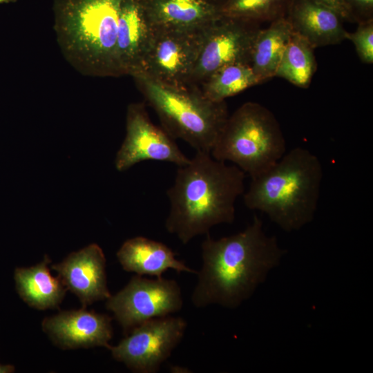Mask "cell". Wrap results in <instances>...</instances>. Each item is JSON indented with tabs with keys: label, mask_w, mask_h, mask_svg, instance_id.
<instances>
[{
	"label": "cell",
	"mask_w": 373,
	"mask_h": 373,
	"mask_svg": "<svg viewBox=\"0 0 373 373\" xmlns=\"http://www.w3.org/2000/svg\"><path fill=\"white\" fill-rule=\"evenodd\" d=\"M286 251L265 233L258 216L243 231L201 245L202 266L191 300L198 308L211 305L234 309L249 299L278 266Z\"/></svg>",
	"instance_id": "1"
},
{
	"label": "cell",
	"mask_w": 373,
	"mask_h": 373,
	"mask_svg": "<svg viewBox=\"0 0 373 373\" xmlns=\"http://www.w3.org/2000/svg\"><path fill=\"white\" fill-rule=\"evenodd\" d=\"M245 173L238 166L196 151L178 166L166 195L170 203L165 229L183 244L209 233L220 224L235 219V204L245 192Z\"/></svg>",
	"instance_id": "2"
},
{
	"label": "cell",
	"mask_w": 373,
	"mask_h": 373,
	"mask_svg": "<svg viewBox=\"0 0 373 373\" xmlns=\"http://www.w3.org/2000/svg\"><path fill=\"white\" fill-rule=\"evenodd\" d=\"M323 176L318 157L305 148L296 147L269 170L251 178L242 195L245 205L265 213L285 231L298 230L314 218Z\"/></svg>",
	"instance_id": "3"
},
{
	"label": "cell",
	"mask_w": 373,
	"mask_h": 373,
	"mask_svg": "<svg viewBox=\"0 0 373 373\" xmlns=\"http://www.w3.org/2000/svg\"><path fill=\"white\" fill-rule=\"evenodd\" d=\"M122 0H53L54 29L69 64L83 75L118 77L116 41Z\"/></svg>",
	"instance_id": "4"
},
{
	"label": "cell",
	"mask_w": 373,
	"mask_h": 373,
	"mask_svg": "<svg viewBox=\"0 0 373 373\" xmlns=\"http://www.w3.org/2000/svg\"><path fill=\"white\" fill-rule=\"evenodd\" d=\"M133 78L173 138L211 153L229 117L224 101H212L192 85L170 86L142 75Z\"/></svg>",
	"instance_id": "5"
},
{
	"label": "cell",
	"mask_w": 373,
	"mask_h": 373,
	"mask_svg": "<svg viewBox=\"0 0 373 373\" xmlns=\"http://www.w3.org/2000/svg\"><path fill=\"white\" fill-rule=\"evenodd\" d=\"M286 153V143L273 113L256 102H246L229 115L211 156L229 162L251 178L273 166Z\"/></svg>",
	"instance_id": "6"
},
{
	"label": "cell",
	"mask_w": 373,
	"mask_h": 373,
	"mask_svg": "<svg viewBox=\"0 0 373 373\" xmlns=\"http://www.w3.org/2000/svg\"><path fill=\"white\" fill-rule=\"evenodd\" d=\"M182 305L177 281L162 277L149 279L137 274L106 302V307L126 334L146 321L179 312Z\"/></svg>",
	"instance_id": "7"
},
{
	"label": "cell",
	"mask_w": 373,
	"mask_h": 373,
	"mask_svg": "<svg viewBox=\"0 0 373 373\" xmlns=\"http://www.w3.org/2000/svg\"><path fill=\"white\" fill-rule=\"evenodd\" d=\"M186 327L182 317L152 318L133 328L119 344L108 349L115 360L132 371L155 373L181 342Z\"/></svg>",
	"instance_id": "8"
},
{
	"label": "cell",
	"mask_w": 373,
	"mask_h": 373,
	"mask_svg": "<svg viewBox=\"0 0 373 373\" xmlns=\"http://www.w3.org/2000/svg\"><path fill=\"white\" fill-rule=\"evenodd\" d=\"M207 27L192 30H153L140 72L136 75L173 86L191 85Z\"/></svg>",
	"instance_id": "9"
},
{
	"label": "cell",
	"mask_w": 373,
	"mask_h": 373,
	"mask_svg": "<svg viewBox=\"0 0 373 373\" xmlns=\"http://www.w3.org/2000/svg\"><path fill=\"white\" fill-rule=\"evenodd\" d=\"M249 21L220 16L205 29L191 85L202 84L213 73L227 65L250 62L253 44L258 29Z\"/></svg>",
	"instance_id": "10"
},
{
	"label": "cell",
	"mask_w": 373,
	"mask_h": 373,
	"mask_svg": "<svg viewBox=\"0 0 373 373\" xmlns=\"http://www.w3.org/2000/svg\"><path fill=\"white\" fill-rule=\"evenodd\" d=\"M126 126V136L115 160L117 171H126L146 160L166 162L178 166L189 162L173 138L151 122L144 104L128 106Z\"/></svg>",
	"instance_id": "11"
},
{
	"label": "cell",
	"mask_w": 373,
	"mask_h": 373,
	"mask_svg": "<svg viewBox=\"0 0 373 373\" xmlns=\"http://www.w3.org/2000/svg\"><path fill=\"white\" fill-rule=\"evenodd\" d=\"M65 287L75 294L84 306L108 299L106 258L101 247L90 244L70 254L61 262L51 265Z\"/></svg>",
	"instance_id": "12"
},
{
	"label": "cell",
	"mask_w": 373,
	"mask_h": 373,
	"mask_svg": "<svg viewBox=\"0 0 373 373\" xmlns=\"http://www.w3.org/2000/svg\"><path fill=\"white\" fill-rule=\"evenodd\" d=\"M44 330L63 348L109 347L113 336L111 318L85 309L61 312L46 318Z\"/></svg>",
	"instance_id": "13"
},
{
	"label": "cell",
	"mask_w": 373,
	"mask_h": 373,
	"mask_svg": "<svg viewBox=\"0 0 373 373\" xmlns=\"http://www.w3.org/2000/svg\"><path fill=\"white\" fill-rule=\"evenodd\" d=\"M153 35L140 0H122L116 41L119 76L134 77L140 72Z\"/></svg>",
	"instance_id": "14"
},
{
	"label": "cell",
	"mask_w": 373,
	"mask_h": 373,
	"mask_svg": "<svg viewBox=\"0 0 373 373\" xmlns=\"http://www.w3.org/2000/svg\"><path fill=\"white\" fill-rule=\"evenodd\" d=\"M153 30H192L222 16L220 6L209 0H140Z\"/></svg>",
	"instance_id": "15"
},
{
	"label": "cell",
	"mask_w": 373,
	"mask_h": 373,
	"mask_svg": "<svg viewBox=\"0 0 373 373\" xmlns=\"http://www.w3.org/2000/svg\"><path fill=\"white\" fill-rule=\"evenodd\" d=\"M117 257L125 271L140 276L160 278L169 269L178 272L197 273L177 259L165 244L143 236L126 240L117 251Z\"/></svg>",
	"instance_id": "16"
},
{
	"label": "cell",
	"mask_w": 373,
	"mask_h": 373,
	"mask_svg": "<svg viewBox=\"0 0 373 373\" xmlns=\"http://www.w3.org/2000/svg\"><path fill=\"white\" fill-rule=\"evenodd\" d=\"M342 17L314 0H293L290 21L294 31L314 48L336 44L346 39Z\"/></svg>",
	"instance_id": "17"
},
{
	"label": "cell",
	"mask_w": 373,
	"mask_h": 373,
	"mask_svg": "<svg viewBox=\"0 0 373 373\" xmlns=\"http://www.w3.org/2000/svg\"><path fill=\"white\" fill-rule=\"evenodd\" d=\"M50 260L46 256L39 263L15 271L16 288L20 297L28 305L46 309L57 307L63 300L67 288L59 277L51 275Z\"/></svg>",
	"instance_id": "18"
},
{
	"label": "cell",
	"mask_w": 373,
	"mask_h": 373,
	"mask_svg": "<svg viewBox=\"0 0 373 373\" xmlns=\"http://www.w3.org/2000/svg\"><path fill=\"white\" fill-rule=\"evenodd\" d=\"M293 32L289 19L280 18L259 30L254 39L249 64L260 82L274 77Z\"/></svg>",
	"instance_id": "19"
},
{
	"label": "cell",
	"mask_w": 373,
	"mask_h": 373,
	"mask_svg": "<svg viewBox=\"0 0 373 373\" xmlns=\"http://www.w3.org/2000/svg\"><path fill=\"white\" fill-rule=\"evenodd\" d=\"M314 48L304 37L293 30L275 76L283 78L296 86L307 87L316 68Z\"/></svg>",
	"instance_id": "20"
},
{
	"label": "cell",
	"mask_w": 373,
	"mask_h": 373,
	"mask_svg": "<svg viewBox=\"0 0 373 373\" xmlns=\"http://www.w3.org/2000/svg\"><path fill=\"white\" fill-rule=\"evenodd\" d=\"M260 83L250 64L237 63L218 70L201 84L202 92L208 99L223 102L245 89Z\"/></svg>",
	"instance_id": "21"
},
{
	"label": "cell",
	"mask_w": 373,
	"mask_h": 373,
	"mask_svg": "<svg viewBox=\"0 0 373 373\" xmlns=\"http://www.w3.org/2000/svg\"><path fill=\"white\" fill-rule=\"evenodd\" d=\"M283 0H225L220 5L222 15L249 21L271 15Z\"/></svg>",
	"instance_id": "22"
},
{
	"label": "cell",
	"mask_w": 373,
	"mask_h": 373,
	"mask_svg": "<svg viewBox=\"0 0 373 373\" xmlns=\"http://www.w3.org/2000/svg\"><path fill=\"white\" fill-rule=\"evenodd\" d=\"M346 39L353 43L363 62L370 64L373 63V23L372 21L361 23L354 32H347Z\"/></svg>",
	"instance_id": "23"
},
{
	"label": "cell",
	"mask_w": 373,
	"mask_h": 373,
	"mask_svg": "<svg viewBox=\"0 0 373 373\" xmlns=\"http://www.w3.org/2000/svg\"><path fill=\"white\" fill-rule=\"evenodd\" d=\"M325 6L333 10L342 18L349 17L350 10L345 0H314Z\"/></svg>",
	"instance_id": "24"
},
{
	"label": "cell",
	"mask_w": 373,
	"mask_h": 373,
	"mask_svg": "<svg viewBox=\"0 0 373 373\" xmlns=\"http://www.w3.org/2000/svg\"><path fill=\"white\" fill-rule=\"evenodd\" d=\"M350 9L354 7L362 11H370L373 8V0H345Z\"/></svg>",
	"instance_id": "25"
},
{
	"label": "cell",
	"mask_w": 373,
	"mask_h": 373,
	"mask_svg": "<svg viewBox=\"0 0 373 373\" xmlns=\"http://www.w3.org/2000/svg\"><path fill=\"white\" fill-rule=\"evenodd\" d=\"M15 371V367L12 365H2L0 363V373H10Z\"/></svg>",
	"instance_id": "26"
},
{
	"label": "cell",
	"mask_w": 373,
	"mask_h": 373,
	"mask_svg": "<svg viewBox=\"0 0 373 373\" xmlns=\"http://www.w3.org/2000/svg\"><path fill=\"white\" fill-rule=\"evenodd\" d=\"M17 0H0V3H8L11 2H15Z\"/></svg>",
	"instance_id": "27"
},
{
	"label": "cell",
	"mask_w": 373,
	"mask_h": 373,
	"mask_svg": "<svg viewBox=\"0 0 373 373\" xmlns=\"http://www.w3.org/2000/svg\"><path fill=\"white\" fill-rule=\"evenodd\" d=\"M209 1H212V2H214V3H216L219 4L218 2V0H209ZM219 5H220V4H219Z\"/></svg>",
	"instance_id": "28"
}]
</instances>
